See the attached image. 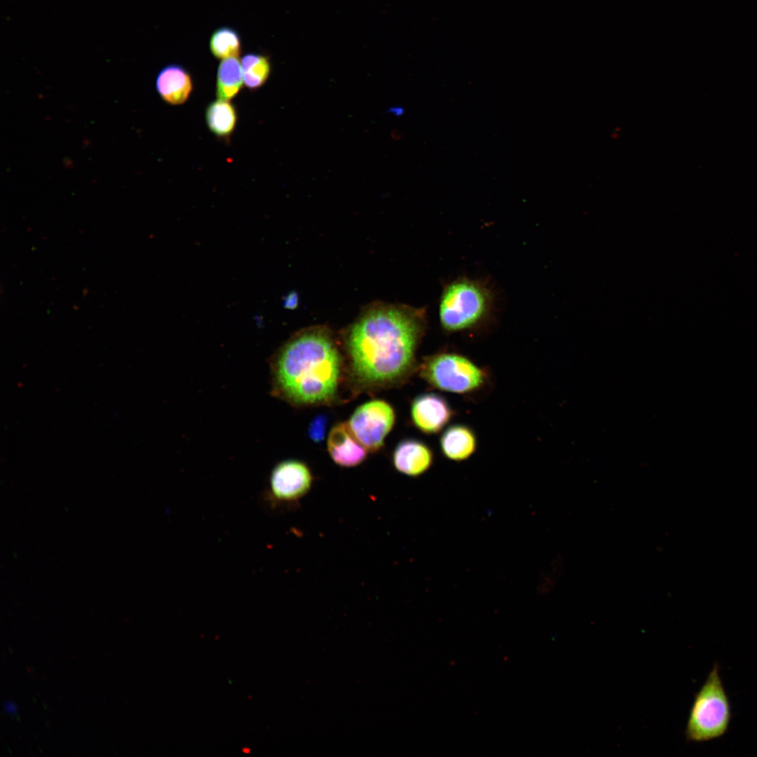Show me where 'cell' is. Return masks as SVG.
Returning <instances> with one entry per match:
<instances>
[{"label":"cell","mask_w":757,"mask_h":757,"mask_svg":"<svg viewBox=\"0 0 757 757\" xmlns=\"http://www.w3.org/2000/svg\"><path fill=\"white\" fill-rule=\"evenodd\" d=\"M421 313L374 309L350 328L344 339L347 385L353 393L396 387L418 369L416 357L425 331Z\"/></svg>","instance_id":"6da1fadb"},{"label":"cell","mask_w":757,"mask_h":757,"mask_svg":"<svg viewBox=\"0 0 757 757\" xmlns=\"http://www.w3.org/2000/svg\"><path fill=\"white\" fill-rule=\"evenodd\" d=\"M270 369L271 393L296 407L336 404L347 385L345 356L321 328L292 336L271 358Z\"/></svg>","instance_id":"7a4b0ae2"},{"label":"cell","mask_w":757,"mask_h":757,"mask_svg":"<svg viewBox=\"0 0 757 757\" xmlns=\"http://www.w3.org/2000/svg\"><path fill=\"white\" fill-rule=\"evenodd\" d=\"M492 306V293L486 286L459 278L443 289L438 311L440 325L448 333L472 329L488 318Z\"/></svg>","instance_id":"3957f363"},{"label":"cell","mask_w":757,"mask_h":757,"mask_svg":"<svg viewBox=\"0 0 757 757\" xmlns=\"http://www.w3.org/2000/svg\"><path fill=\"white\" fill-rule=\"evenodd\" d=\"M732 718L731 704L715 663L695 694L688 718L685 736L688 742H704L723 737Z\"/></svg>","instance_id":"277c9868"},{"label":"cell","mask_w":757,"mask_h":757,"mask_svg":"<svg viewBox=\"0 0 757 757\" xmlns=\"http://www.w3.org/2000/svg\"><path fill=\"white\" fill-rule=\"evenodd\" d=\"M431 387L458 395L481 390L488 383L486 369L466 356L454 352L437 353L423 359L417 369Z\"/></svg>","instance_id":"5b68a950"},{"label":"cell","mask_w":757,"mask_h":757,"mask_svg":"<svg viewBox=\"0 0 757 757\" xmlns=\"http://www.w3.org/2000/svg\"><path fill=\"white\" fill-rule=\"evenodd\" d=\"M395 421L393 407L384 400H374L359 406L348 423L360 442L369 451L375 452L383 445Z\"/></svg>","instance_id":"8992f818"},{"label":"cell","mask_w":757,"mask_h":757,"mask_svg":"<svg viewBox=\"0 0 757 757\" xmlns=\"http://www.w3.org/2000/svg\"><path fill=\"white\" fill-rule=\"evenodd\" d=\"M312 483V472L305 463L282 461L271 470L265 498L273 507L291 505L308 493Z\"/></svg>","instance_id":"52a82bcc"},{"label":"cell","mask_w":757,"mask_h":757,"mask_svg":"<svg viewBox=\"0 0 757 757\" xmlns=\"http://www.w3.org/2000/svg\"><path fill=\"white\" fill-rule=\"evenodd\" d=\"M410 414L416 428L425 434L434 435L444 429L454 413L444 397L438 393H425L414 399Z\"/></svg>","instance_id":"ba28073f"},{"label":"cell","mask_w":757,"mask_h":757,"mask_svg":"<svg viewBox=\"0 0 757 757\" xmlns=\"http://www.w3.org/2000/svg\"><path fill=\"white\" fill-rule=\"evenodd\" d=\"M327 445L332 461L345 468L361 464L369 451L355 437L346 422L338 423L332 427L327 437Z\"/></svg>","instance_id":"9c48e42d"},{"label":"cell","mask_w":757,"mask_h":757,"mask_svg":"<svg viewBox=\"0 0 757 757\" xmlns=\"http://www.w3.org/2000/svg\"><path fill=\"white\" fill-rule=\"evenodd\" d=\"M434 454L430 447L416 439H404L396 446L393 453V463L400 472L418 477L432 465Z\"/></svg>","instance_id":"30bf717a"},{"label":"cell","mask_w":757,"mask_h":757,"mask_svg":"<svg viewBox=\"0 0 757 757\" xmlns=\"http://www.w3.org/2000/svg\"><path fill=\"white\" fill-rule=\"evenodd\" d=\"M156 87L163 101L172 105H179L189 99L193 84L190 74L184 67L171 64L158 72Z\"/></svg>","instance_id":"8fae6325"},{"label":"cell","mask_w":757,"mask_h":757,"mask_svg":"<svg viewBox=\"0 0 757 757\" xmlns=\"http://www.w3.org/2000/svg\"><path fill=\"white\" fill-rule=\"evenodd\" d=\"M439 448L447 459L463 461L470 458L477 448L475 432L468 425L456 423L448 426L439 438Z\"/></svg>","instance_id":"7c38bea8"},{"label":"cell","mask_w":757,"mask_h":757,"mask_svg":"<svg viewBox=\"0 0 757 757\" xmlns=\"http://www.w3.org/2000/svg\"><path fill=\"white\" fill-rule=\"evenodd\" d=\"M243 83L241 64L238 57L221 60L217 74V99L230 101L238 94Z\"/></svg>","instance_id":"4fadbf2b"},{"label":"cell","mask_w":757,"mask_h":757,"mask_svg":"<svg viewBox=\"0 0 757 757\" xmlns=\"http://www.w3.org/2000/svg\"><path fill=\"white\" fill-rule=\"evenodd\" d=\"M235 107L226 100L217 99L210 102L205 111V121L209 130L219 137H228L237 123Z\"/></svg>","instance_id":"5bb4252c"},{"label":"cell","mask_w":757,"mask_h":757,"mask_svg":"<svg viewBox=\"0 0 757 757\" xmlns=\"http://www.w3.org/2000/svg\"><path fill=\"white\" fill-rule=\"evenodd\" d=\"M240 64L244 84L250 90H257L264 85L271 69L268 57L250 53L243 56Z\"/></svg>","instance_id":"9a60e30c"},{"label":"cell","mask_w":757,"mask_h":757,"mask_svg":"<svg viewBox=\"0 0 757 757\" xmlns=\"http://www.w3.org/2000/svg\"><path fill=\"white\" fill-rule=\"evenodd\" d=\"M209 48L217 59L237 57L241 52L240 37L234 29L221 27L212 32L209 40Z\"/></svg>","instance_id":"2e32d148"},{"label":"cell","mask_w":757,"mask_h":757,"mask_svg":"<svg viewBox=\"0 0 757 757\" xmlns=\"http://www.w3.org/2000/svg\"><path fill=\"white\" fill-rule=\"evenodd\" d=\"M328 418L324 414L315 416L308 426V437L315 443L322 442L326 435Z\"/></svg>","instance_id":"e0dca14e"},{"label":"cell","mask_w":757,"mask_h":757,"mask_svg":"<svg viewBox=\"0 0 757 757\" xmlns=\"http://www.w3.org/2000/svg\"><path fill=\"white\" fill-rule=\"evenodd\" d=\"M4 708L5 712L10 715H14L18 711L16 704L12 701L6 702Z\"/></svg>","instance_id":"ac0fdd59"}]
</instances>
